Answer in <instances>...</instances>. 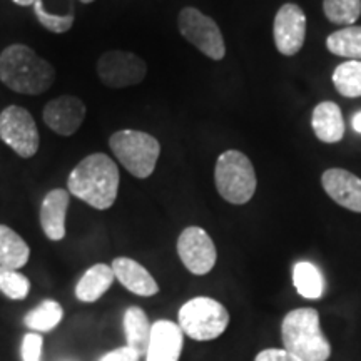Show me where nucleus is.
I'll return each instance as SVG.
<instances>
[{
  "label": "nucleus",
  "instance_id": "32",
  "mask_svg": "<svg viewBox=\"0 0 361 361\" xmlns=\"http://www.w3.org/2000/svg\"><path fill=\"white\" fill-rule=\"evenodd\" d=\"M12 2L17 4V6H20V7H30V6H34L35 0H12Z\"/></svg>",
  "mask_w": 361,
  "mask_h": 361
},
{
  "label": "nucleus",
  "instance_id": "2",
  "mask_svg": "<svg viewBox=\"0 0 361 361\" xmlns=\"http://www.w3.org/2000/svg\"><path fill=\"white\" fill-rule=\"evenodd\" d=\"M0 80L17 94L39 96L56 80L52 64L24 44L8 45L0 54Z\"/></svg>",
  "mask_w": 361,
  "mask_h": 361
},
{
  "label": "nucleus",
  "instance_id": "29",
  "mask_svg": "<svg viewBox=\"0 0 361 361\" xmlns=\"http://www.w3.org/2000/svg\"><path fill=\"white\" fill-rule=\"evenodd\" d=\"M255 361H303L284 348H268L259 351Z\"/></svg>",
  "mask_w": 361,
  "mask_h": 361
},
{
  "label": "nucleus",
  "instance_id": "5",
  "mask_svg": "<svg viewBox=\"0 0 361 361\" xmlns=\"http://www.w3.org/2000/svg\"><path fill=\"white\" fill-rule=\"evenodd\" d=\"M109 147L121 164L137 179H146L154 173L161 154V144L154 135L135 129L117 130L111 135Z\"/></svg>",
  "mask_w": 361,
  "mask_h": 361
},
{
  "label": "nucleus",
  "instance_id": "7",
  "mask_svg": "<svg viewBox=\"0 0 361 361\" xmlns=\"http://www.w3.org/2000/svg\"><path fill=\"white\" fill-rule=\"evenodd\" d=\"M178 25L180 35L204 56L213 61L226 56V44L218 24L196 7H184L179 12Z\"/></svg>",
  "mask_w": 361,
  "mask_h": 361
},
{
  "label": "nucleus",
  "instance_id": "6",
  "mask_svg": "<svg viewBox=\"0 0 361 361\" xmlns=\"http://www.w3.org/2000/svg\"><path fill=\"white\" fill-rule=\"evenodd\" d=\"M178 319L184 335L196 341H211L226 331L229 313L213 298L197 296L180 306Z\"/></svg>",
  "mask_w": 361,
  "mask_h": 361
},
{
  "label": "nucleus",
  "instance_id": "26",
  "mask_svg": "<svg viewBox=\"0 0 361 361\" xmlns=\"http://www.w3.org/2000/svg\"><path fill=\"white\" fill-rule=\"evenodd\" d=\"M0 291L11 300H25L30 291V281L29 278L24 276L17 269L0 266Z\"/></svg>",
  "mask_w": 361,
  "mask_h": 361
},
{
  "label": "nucleus",
  "instance_id": "14",
  "mask_svg": "<svg viewBox=\"0 0 361 361\" xmlns=\"http://www.w3.org/2000/svg\"><path fill=\"white\" fill-rule=\"evenodd\" d=\"M322 184L336 204L353 213H361V179L353 173L340 168L326 169L322 176Z\"/></svg>",
  "mask_w": 361,
  "mask_h": 361
},
{
  "label": "nucleus",
  "instance_id": "8",
  "mask_svg": "<svg viewBox=\"0 0 361 361\" xmlns=\"http://www.w3.org/2000/svg\"><path fill=\"white\" fill-rule=\"evenodd\" d=\"M0 139L24 159L35 156L40 135L32 114L19 106L6 107L0 112Z\"/></svg>",
  "mask_w": 361,
  "mask_h": 361
},
{
  "label": "nucleus",
  "instance_id": "28",
  "mask_svg": "<svg viewBox=\"0 0 361 361\" xmlns=\"http://www.w3.org/2000/svg\"><path fill=\"white\" fill-rule=\"evenodd\" d=\"M44 340L39 333H29L22 341V358L24 361H40Z\"/></svg>",
  "mask_w": 361,
  "mask_h": 361
},
{
  "label": "nucleus",
  "instance_id": "13",
  "mask_svg": "<svg viewBox=\"0 0 361 361\" xmlns=\"http://www.w3.org/2000/svg\"><path fill=\"white\" fill-rule=\"evenodd\" d=\"M184 333L169 319H159L151 326L146 361H179Z\"/></svg>",
  "mask_w": 361,
  "mask_h": 361
},
{
  "label": "nucleus",
  "instance_id": "19",
  "mask_svg": "<svg viewBox=\"0 0 361 361\" xmlns=\"http://www.w3.org/2000/svg\"><path fill=\"white\" fill-rule=\"evenodd\" d=\"M30 256L29 245L6 224H0V266L20 269Z\"/></svg>",
  "mask_w": 361,
  "mask_h": 361
},
{
  "label": "nucleus",
  "instance_id": "30",
  "mask_svg": "<svg viewBox=\"0 0 361 361\" xmlns=\"http://www.w3.org/2000/svg\"><path fill=\"white\" fill-rule=\"evenodd\" d=\"M139 358H141V355L137 351L130 346H123V348L112 350L107 355H104L101 361H139Z\"/></svg>",
  "mask_w": 361,
  "mask_h": 361
},
{
  "label": "nucleus",
  "instance_id": "31",
  "mask_svg": "<svg viewBox=\"0 0 361 361\" xmlns=\"http://www.w3.org/2000/svg\"><path fill=\"white\" fill-rule=\"evenodd\" d=\"M351 128H353L355 133L361 134V111H358L353 117H351Z\"/></svg>",
  "mask_w": 361,
  "mask_h": 361
},
{
  "label": "nucleus",
  "instance_id": "20",
  "mask_svg": "<svg viewBox=\"0 0 361 361\" xmlns=\"http://www.w3.org/2000/svg\"><path fill=\"white\" fill-rule=\"evenodd\" d=\"M151 326L147 314L137 306H130L124 313V333L128 346L137 351L139 355H146Z\"/></svg>",
  "mask_w": 361,
  "mask_h": 361
},
{
  "label": "nucleus",
  "instance_id": "21",
  "mask_svg": "<svg viewBox=\"0 0 361 361\" xmlns=\"http://www.w3.org/2000/svg\"><path fill=\"white\" fill-rule=\"evenodd\" d=\"M293 284L306 300H318L324 293L323 273L310 261H298L293 266Z\"/></svg>",
  "mask_w": 361,
  "mask_h": 361
},
{
  "label": "nucleus",
  "instance_id": "11",
  "mask_svg": "<svg viewBox=\"0 0 361 361\" xmlns=\"http://www.w3.org/2000/svg\"><path fill=\"white\" fill-rule=\"evenodd\" d=\"M274 44L283 56H296L306 37V16L296 4H284L279 7L273 25Z\"/></svg>",
  "mask_w": 361,
  "mask_h": 361
},
{
  "label": "nucleus",
  "instance_id": "25",
  "mask_svg": "<svg viewBox=\"0 0 361 361\" xmlns=\"http://www.w3.org/2000/svg\"><path fill=\"white\" fill-rule=\"evenodd\" d=\"M324 16L338 25H353L361 16V0H323Z\"/></svg>",
  "mask_w": 361,
  "mask_h": 361
},
{
  "label": "nucleus",
  "instance_id": "23",
  "mask_svg": "<svg viewBox=\"0 0 361 361\" xmlns=\"http://www.w3.org/2000/svg\"><path fill=\"white\" fill-rule=\"evenodd\" d=\"M62 316H64V311L57 301L45 300L25 314L24 323L27 328L35 333H45L56 328L61 323Z\"/></svg>",
  "mask_w": 361,
  "mask_h": 361
},
{
  "label": "nucleus",
  "instance_id": "16",
  "mask_svg": "<svg viewBox=\"0 0 361 361\" xmlns=\"http://www.w3.org/2000/svg\"><path fill=\"white\" fill-rule=\"evenodd\" d=\"M116 279L123 284L126 290L137 296H154L159 293V284L152 278V274L130 258H116L111 264Z\"/></svg>",
  "mask_w": 361,
  "mask_h": 361
},
{
  "label": "nucleus",
  "instance_id": "15",
  "mask_svg": "<svg viewBox=\"0 0 361 361\" xmlns=\"http://www.w3.org/2000/svg\"><path fill=\"white\" fill-rule=\"evenodd\" d=\"M71 192L66 189H52L45 194L40 206V226L51 241H61L66 236V216Z\"/></svg>",
  "mask_w": 361,
  "mask_h": 361
},
{
  "label": "nucleus",
  "instance_id": "3",
  "mask_svg": "<svg viewBox=\"0 0 361 361\" xmlns=\"http://www.w3.org/2000/svg\"><path fill=\"white\" fill-rule=\"evenodd\" d=\"M281 340L284 350L303 361H328L331 356V345L323 335L314 308H298L284 316Z\"/></svg>",
  "mask_w": 361,
  "mask_h": 361
},
{
  "label": "nucleus",
  "instance_id": "24",
  "mask_svg": "<svg viewBox=\"0 0 361 361\" xmlns=\"http://www.w3.org/2000/svg\"><path fill=\"white\" fill-rule=\"evenodd\" d=\"M333 84L343 97H361V61H346L333 72Z\"/></svg>",
  "mask_w": 361,
  "mask_h": 361
},
{
  "label": "nucleus",
  "instance_id": "12",
  "mask_svg": "<svg viewBox=\"0 0 361 361\" xmlns=\"http://www.w3.org/2000/svg\"><path fill=\"white\" fill-rule=\"evenodd\" d=\"M44 123L59 135L75 134L85 119V106L74 96H61L45 104L42 111Z\"/></svg>",
  "mask_w": 361,
  "mask_h": 361
},
{
  "label": "nucleus",
  "instance_id": "18",
  "mask_svg": "<svg viewBox=\"0 0 361 361\" xmlns=\"http://www.w3.org/2000/svg\"><path fill=\"white\" fill-rule=\"evenodd\" d=\"M114 271L111 266L99 263L84 273L75 286V296L82 303H94L106 293L114 283Z\"/></svg>",
  "mask_w": 361,
  "mask_h": 361
},
{
  "label": "nucleus",
  "instance_id": "1",
  "mask_svg": "<svg viewBox=\"0 0 361 361\" xmlns=\"http://www.w3.org/2000/svg\"><path fill=\"white\" fill-rule=\"evenodd\" d=\"M119 183L121 174L116 162L109 156L96 152L84 157L72 169L67 179V189L72 196L92 206L94 209L106 211L117 200Z\"/></svg>",
  "mask_w": 361,
  "mask_h": 361
},
{
  "label": "nucleus",
  "instance_id": "4",
  "mask_svg": "<svg viewBox=\"0 0 361 361\" xmlns=\"http://www.w3.org/2000/svg\"><path fill=\"white\" fill-rule=\"evenodd\" d=\"M214 183L219 196L236 206L250 202L258 186L250 157L241 151H226L218 157Z\"/></svg>",
  "mask_w": 361,
  "mask_h": 361
},
{
  "label": "nucleus",
  "instance_id": "33",
  "mask_svg": "<svg viewBox=\"0 0 361 361\" xmlns=\"http://www.w3.org/2000/svg\"><path fill=\"white\" fill-rule=\"evenodd\" d=\"M80 2H82V4H92L94 0H80Z\"/></svg>",
  "mask_w": 361,
  "mask_h": 361
},
{
  "label": "nucleus",
  "instance_id": "27",
  "mask_svg": "<svg viewBox=\"0 0 361 361\" xmlns=\"http://www.w3.org/2000/svg\"><path fill=\"white\" fill-rule=\"evenodd\" d=\"M32 7L40 25H44L45 29L51 30L54 34H66L74 25V13L72 12L67 13V16H56V13L45 11L42 0H35Z\"/></svg>",
  "mask_w": 361,
  "mask_h": 361
},
{
  "label": "nucleus",
  "instance_id": "9",
  "mask_svg": "<svg viewBox=\"0 0 361 361\" xmlns=\"http://www.w3.org/2000/svg\"><path fill=\"white\" fill-rule=\"evenodd\" d=\"M97 75L106 87L124 89L141 84L147 75V64L128 51H109L97 62Z\"/></svg>",
  "mask_w": 361,
  "mask_h": 361
},
{
  "label": "nucleus",
  "instance_id": "10",
  "mask_svg": "<svg viewBox=\"0 0 361 361\" xmlns=\"http://www.w3.org/2000/svg\"><path fill=\"white\" fill-rule=\"evenodd\" d=\"M178 255L189 273L196 276L209 273L218 259L213 239L200 226H189L179 234Z\"/></svg>",
  "mask_w": 361,
  "mask_h": 361
},
{
  "label": "nucleus",
  "instance_id": "22",
  "mask_svg": "<svg viewBox=\"0 0 361 361\" xmlns=\"http://www.w3.org/2000/svg\"><path fill=\"white\" fill-rule=\"evenodd\" d=\"M328 51L348 61H361V27L348 25L329 34L326 39Z\"/></svg>",
  "mask_w": 361,
  "mask_h": 361
},
{
  "label": "nucleus",
  "instance_id": "17",
  "mask_svg": "<svg viewBox=\"0 0 361 361\" xmlns=\"http://www.w3.org/2000/svg\"><path fill=\"white\" fill-rule=\"evenodd\" d=\"M311 128L322 142H340L345 135V119L341 109L331 101L319 102L311 116Z\"/></svg>",
  "mask_w": 361,
  "mask_h": 361
}]
</instances>
